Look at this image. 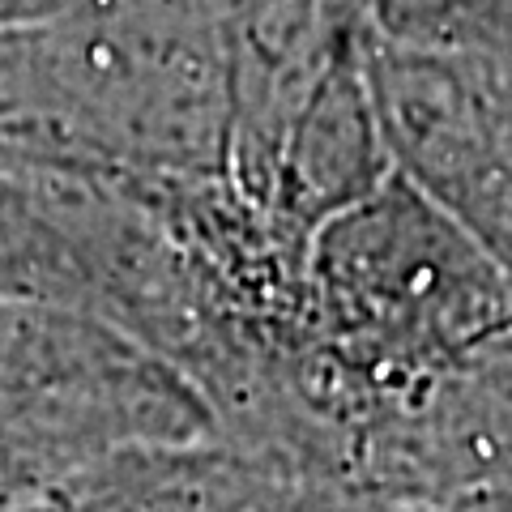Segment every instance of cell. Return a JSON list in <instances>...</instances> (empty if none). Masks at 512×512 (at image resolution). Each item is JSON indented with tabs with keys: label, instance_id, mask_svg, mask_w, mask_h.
<instances>
[{
	"label": "cell",
	"instance_id": "6da1fadb",
	"mask_svg": "<svg viewBox=\"0 0 512 512\" xmlns=\"http://www.w3.org/2000/svg\"><path fill=\"white\" fill-rule=\"evenodd\" d=\"M312 274L329 338L376 372L436 367L512 320V274L406 175L320 222Z\"/></svg>",
	"mask_w": 512,
	"mask_h": 512
}]
</instances>
